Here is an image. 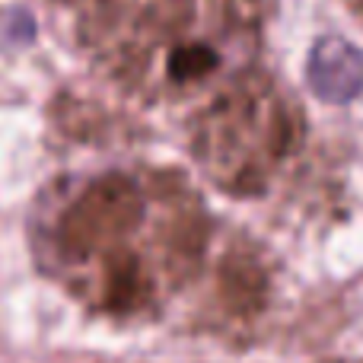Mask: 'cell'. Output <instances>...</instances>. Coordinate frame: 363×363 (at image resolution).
<instances>
[{"label":"cell","mask_w":363,"mask_h":363,"mask_svg":"<svg viewBox=\"0 0 363 363\" xmlns=\"http://www.w3.org/2000/svg\"><path fill=\"white\" fill-rule=\"evenodd\" d=\"M213 220L172 169L118 166L51 182L29 217L38 268L96 315L157 319L211 262Z\"/></svg>","instance_id":"obj_1"},{"label":"cell","mask_w":363,"mask_h":363,"mask_svg":"<svg viewBox=\"0 0 363 363\" xmlns=\"http://www.w3.org/2000/svg\"><path fill=\"white\" fill-rule=\"evenodd\" d=\"M191 153L220 188L255 194L300 147L303 115L296 102L252 67L191 115Z\"/></svg>","instance_id":"obj_3"},{"label":"cell","mask_w":363,"mask_h":363,"mask_svg":"<svg viewBox=\"0 0 363 363\" xmlns=\"http://www.w3.org/2000/svg\"><path fill=\"white\" fill-rule=\"evenodd\" d=\"M309 86L325 102H351L363 89V55L345 38H322L309 55Z\"/></svg>","instance_id":"obj_4"},{"label":"cell","mask_w":363,"mask_h":363,"mask_svg":"<svg viewBox=\"0 0 363 363\" xmlns=\"http://www.w3.org/2000/svg\"><path fill=\"white\" fill-rule=\"evenodd\" d=\"M345 363H363V357L360 360H345Z\"/></svg>","instance_id":"obj_6"},{"label":"cell","mask_w":363,"mask_h":363,"mask_svg":"<svg viewBox=\"0 0 363 363\" xmlns=\"http://www.w3.org/2000/svg\"><path fill=\"white\" fill-rule=\"evenodd\" d=\"M351 4H354V10H357L360 16H363V0H351Z\"/></svg>","instance_id":"obj_5"},{"label":"cell","mask_w":363,"mask_h":363,"mask_svg":"<svg viewBox=\"0 0 363 363\" xmlns=\"http://www.w3.org/2000/svg\"><path fill=\"white\" fill-rule=\"evenodd\" d=\"M70 48L144 106H182L249 74L264 0H42ZM194 108V112H198Z\"/></svg>","instance_id":"obj_2"}]
</instances>
